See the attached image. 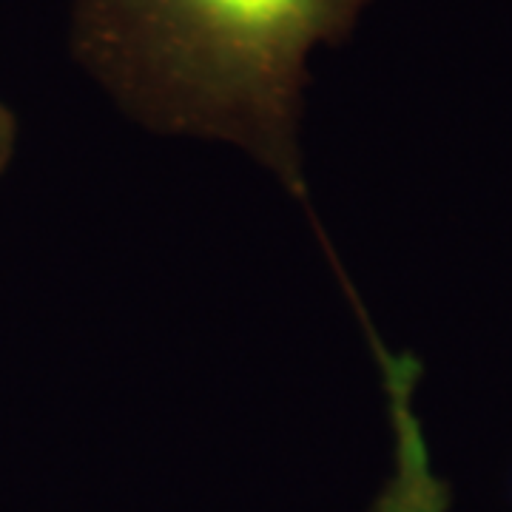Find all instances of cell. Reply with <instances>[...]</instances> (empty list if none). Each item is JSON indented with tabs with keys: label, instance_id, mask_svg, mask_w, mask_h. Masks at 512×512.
Instances as JSON below:
<instances>
[{
	"label": "cell",
	"instance_id": "obj_1",
	"mask_svg": "<svg viewBox=\"0 0 512 512\" xmlns=\"http://www.w3.org/2000/svg\"><path fill=\"white\" fill-rule=\"evenodd\" d=\"M370 3L69 0L72 52L137 123L242 148L308 205L299 154L308 63L342 43Z\"/></svg>",
	"mask_w": 512,
	"mask_h": 512
},
{
	"label": "cell",
	"instance_id": "obj_2",
	"mask_svg": "<svg viewBox=\"0 0 512 512\" xmlns=\"http://www.w3.org/2000/svg\"><path fill=\"white\" fill-rule=\"evenodd\" d=\"M15 146H18V123H15L12 109L0 100V174L12 163Z\"/></svg>",
	"mask_w": 512,
	"mask_h": 512
}]
</instances>
